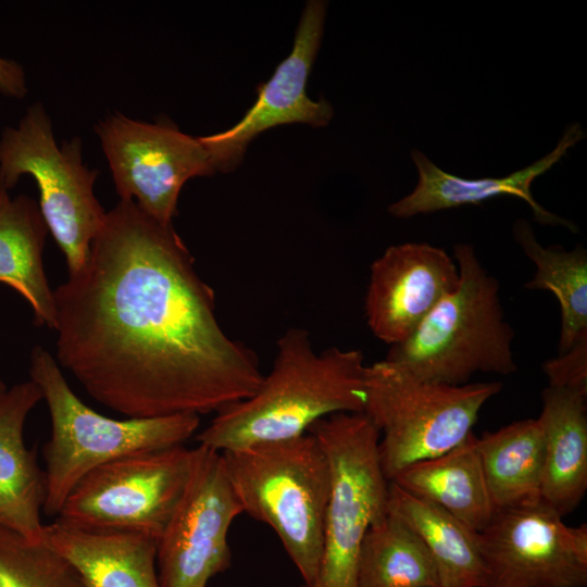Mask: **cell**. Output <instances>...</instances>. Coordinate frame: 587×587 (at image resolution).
Instances as JSON below:
<instances>
[{
	"label": "cell",
	"instance_id": "1",
	"mask_svg": "<svg viewBox=\"0 0 587 587\" xmlns=\"http://www.w3.org/2000/svg\"><path fill=\"white\" fill-rule=\"evenodd\" d=\"M53 295L55 360L126 417L216 413L263 379L182 238L133 200L107 212L87 262Z\"/></svg>",
	"mask_w": 587,
	"mask_h": 587
},
{
	"label": "cell",
	"instance_id": "2",
	"mask_svg": "<svg viewBox=\"0 0 587 587\" xmlns=\"http://www.w3.org/2000/svg\"><path fill=\"white\" fill-rule=\"evenodd\" d=\"M366 366L361 350L316 352L307 329L290 327L254 394L217 411L197 440L224 452L304 435L333 414L361 413Z\"/></svg>",
	"mask_w": 587,
	"mask_h": 587
},
{
	"label": "cell",
	"instance_id": "3",
	"mask_svg": "<svg viewBox=\"0 0 587 587\" xmlns=\"http://www.w3.org/2000/svg\"><path fill=\"white\" fill-rule=\"evenodd\" d=\"M457 287L446 295L404 342L391 346L387 360L416 377L464 385L477 373L516 372L514 332L504 317L499 283L469 243L454 246Z\"/></svg>",
	"mask_w": 587,
	"mask_h": 587
},
{
	"label": "cell",
	"instance_id": "4",
	"mask_svg": "<svg viewBox=\"0 0 587 587\" xmlns=\"http://www.w3.org/2000/svg\"><path fill=\"white\" fill-rule=\"evenodd\" d=\"M242 512L277 535L303 583L317 572L330 470L311 433L222 452Z\"/></svg>",
	"mask_w": 587,
	"mask_h": 587
},
{
	"label": "cell",
	"instance_id": "5",
	"mask_svg": "<svg viewBox=\"0 0 587 587\" xmlns=\"http://www.w3.org/2000/svg\"><path fill=\"white\" fill-rule=\"evenodd\" d=\"M29 376L51 417V435L42 450V512L49 516H58L70 492L89 472L124 455L184 445L200 425L196 414L124 420L99 414L74 394L55 358L41 346L30 352Z\"/></svg>",
	"mask_w": 587,
	"mask_h": 587
},
{
	"label": "cell",
	"instance_id": "6",
	"mask_svg": "<svg viewBox=\"0 0 587 587\" xmlns=\"http://www.w3.org/2000/svg\"><path fill=\"white\" fill-rule=\"evenodd\" d=\"M501 388L497 382L453 386L423 380L387 359L367 365L363 413L383 435L378 457L386 479L461 444Z\"/></svg>",
	"mask_w": 587,
	"mask_h": 587
},
{
	"label": "cell",
	"instance_id": "7",
	"mask_svg": "<svg viewBox=\"0 0 587 587\" xmlns=\"http://www.w3.org/2000/svg\"><path fill=\"white\" fill-rule=\"evenodd\" d=\"M98 174L84 163L79 137L57 143L40 102L29 107L15 127L2 132L0 183L10 189L23 175L35 179L41 215L65 257L68 274L85 265L104 222L107 212L93 192Z\"/></svg>",
	"mask_w": 587,
	"mask_h": 587
},
{
	"label": "cell",
	"instance_id": "8",
	"mask_svg": "<svg viewBox=\"0 0 587 587\" xmlns=\"http://www.w3.org/2000/svg\"><path fill=\"white\" fill-rule=\"evenodd\" d=\"M329 464L319 569L300 587H357L360 549L367 529L388 513L389 482L378 457L380 434L363 413H337L314 423Z\"/></svg>",
	"mask_w": 587,
	"mask_h": 587
},
{
	"label": "cell",
	"instance_id": "9",
	"mask_svg": "<svg viewBox=\"0 0 587 587\" xmlns=\"http://www.w3.org/2000/svg\"><path fill=\"white\" fill-rule=\"evenodd\" d=\"M191 465L192 449L184 445L121 457L89 472L57 519L86 529L137 533L158 542Z\"/></svg>",
	"mask_w": 587,
	"mask_h": 587
},
{
	"label": "cell",
	"instance_id": "10",
	"mask_svg": "<svg viewBox=\"0 0 587 587\" xmlns=\"http://www.w3.org/2000/svg\"><path fill=\"white\" fill-rule=\"evenodd\" d=\"M95 130L121 200H133L163 225H172L184 184L215 172L200 137L183 133L168 120L148 123L118 112L99 121Z\"/></svg>",
	"mask_w": 587,
	"mask_h": 587
},
{
	"label": "cell",
	"instance_id": "11",
	"mask_svg": "<svg viewBox=\"0 0 587 587\" xmlns=\"http://www.w3.org/2000/svg\"><path fill=\"white\" fill-rule=\"evenodd\" d=\"M242 513L222 452L198 445L184 494L157 542L161 587H207L226 572L229 527Z\"/></svg>",
	"mask_w": 587,
	"mask_h": 587
},
{
	"label": "cell",
	"instance_id": "12",
	"mask_svg": "<svg viewBox=\"0 0 587 587\" xmlns=\"http://www.w3.org/2000/svg\"><path fill=\"white\" fill-rule=\"evenodd\" d=\"M542 503L496 511L477 533L484 587H586L587 525H566Z\"/></svg>",
	"mask_w": 587,
	"mask_h": 587
},
{
	"label": "cell",
	"instance_id": "13",
	"mask_svg": "<svg viewBox=\"0 0 587 587\" xmlns=\"http://www.w3.org/2000/svg\"><path fill=\"white\" fill-rule=\"evenodd\" d=\"M327 3L308 1L302 10L294 46L272 77L258 85L257 99L233 127L200 139L208 148L215 172L234 171L250 142L261 133L284 124L302 123L313 127L328 125L332 104L307 95V82L320 50Z\"/></svg>",
	"mask_w": 587,
	"mask_h": 587
},
{
	"label": "cell",
	"instance_id": "14",
	"mask_svg": "<svg viewBox=\"0 0 587 587\" xmlns=\"http://www.w3.org/2000/svg\"><path fill=\"white\" fill-rule=\"evenodd\" d=\"M458 282L457 263L442 248L388 247L371 265L364 301L371 332L390 347L404 342Z\"/></svg>",
	"mask_w": 587,
	"mask_h": 587
},
{
	"label": "cell",
	"instance_id": "15",
	"mask_svg": "<svg viewBox=\"0 0 587 587\" xmlns=\"http://www.w3.org/2000/svg\"><path fill=\"white\" fill-rule=\"evenodd\" d=\"M585 137L579 123L570 125L555 148L528 166L503 177L463 178L438 167L422 151L411 150V159L417 170V184L405 197L388 207V212L399 218L417 214L453 209L466 204H478L485 200L511 196L525 201L537 222L561 225L571 232L577 227L573 222L547 211L533 197V182L559 162L578 141Z\"/></svg>",
	"mask_w": 587,
	"mask_h": 587
},
{
	"label": "cell",
	"instance_id": "16",
	"mask_svg": "<svg viewBox=\"0 0 587 587\" xmlns=\"http://www.w3.org/2000/svg\"><path fill=\"white\" fill-rule=\"evenodd\" d=\"M42 399L33 380L8 388L0 398V526L42 540L45 472L24 440L29 412Z\"/></svg>",
	"mask_w": 587,
	"mask_h": 587
},
{
	"label": "cell",
	"instance_id": "17",
	"mask_svg": "<svg viewBox=\"0 0 587 587\" xmlns=\"http://www.w3.org/2000/svg\"><path fill=\"white\" fill-rule=\"evenodd\" d=\"M42 541L77 572L85 587H161L157 541L148 536L80 528L55 519Z\"/></svg>",
	"mask_w": 587,
	"mask_h": 587
},
{
	"label": "cell",
	"instance_id": "18",
	"mask_svg": "<svg viewBox=\"0 0 587 587\" xmlns=\"http://www.w3.org/2000/svg\"><path fill=\"white\" fill-rule=\"evenodd\" d=\"M537 421L545 440L541 502L564 517L587 490L586 397L548 386Z\"/></svg>",
	"mask_w": 587,
	"mask_h": 587
},
{
	"label": "cell",
	"instance_id": "19",
	"mask_svg": "<svg viewBox=\"0 0 587 587\" xmlns=\"http://www.w3.org/2000/svg\"><path fill=\"white\" fill-rule=\"evenodd\" d=\"M476 440L477 437L471 433L449 451L407 466L391 483L440 507L479 533L491 521L495 508Z\"/></svg>",
	"mask_w": 587,
	"mask_h": 587
},
{
	"label": "cell",
	"instance_id": "20",
	"mask_svg": "<svg viewBox=\"0 0 587 587\" xmlns=\"http://www.w3.org/2000/svg\"><path fill=\"white\" fill-rule=\"evenodd\" d=\"M47 224L39 205L25 195L11 198L0 183V283L32 307L38 326L55 327V304L43 270Z\"/></svg>",
	"mask_w": 587,
	"mask_h": 587
},
{
	"label": "cell",
	"instance_id": "21",
	"mask_svg": "<svg viewBox=\"0 0 587 587\" xmlns=\"http://www.w3.org/2000/svg\"><path fill=\"white\" fill-rule=\"evenodd\" d=\"M476 446L495 512L541 501L545 440L537 419L485 432Z\"/></svg>",
	"mask_w": 587,
	"mask_h": 587
},
{
	"label": "cell",
	"instance_id": "22",
	"mask_svg": "<svg viewBox=\"0 0 587 587\" xmlns=\"http://www.w3.org/2000/svg\"><path fill=\"white\" fill-rule=\"evenodd\" d=\"M388 511L408 524L430 553L439 587H484L477 533L440 507L389 482Z\"/></svg>",
	"mask_w": 587,
	"mask_h": 587
},
{
	"label": "cell",
	"instance_id": "23",
	"mask_svg": "<svg viewBox=\"0 0 587 587\" xmlns=\"http://www.w3.org/2000/svg\"><path fill=\"white\" fill-rule=\"evenodd\" d=\"M513 236L536 266L533 279L525 287L551 291L560 303L559 354H562L587 336V251L583 247L567 251L561 246H541L524 218L513 224Z\"/></svg>",
	"mask_w": 587,
	"mask_h": 587
},
{
	"label": "cell",
	"instance_id": "24",
	"mask_svg": "<svg viewBox=\"0 0 587 587\" xmlns=\"http://www.w3.org/2000/svg\"><path fill=\"white\" fill-rule=\"evenodd\" d=\"M357 587H439V577L422 539L388 511L364 536Z\"/></svg>",
	"mask_w": 587,
	"mask_h": 587
},
{
	"label": "cell",
	"instance_id": "25",
	"mask_svg": "<svg viewBox=\"0 0 587 587\" xmlns=\"http://www.w3.org/2000/svg\"><path fill=\"white\" fill-rule=\"evenodd\" d=\"M0 587H85L77 572L42 540L0 526Z\"/></svg>",
	"mask_w": 587,
	"mask_h": 587
},
{
	"label": "cell",
	"instance_id": "26",
	"mask_svg": "<svg viewBox=\"0 0 587 587\" xmlns=\"http://www.w3.org/2000/svg\"><path fill=\"white\" fill-rule=\"evenodd\" d=\"M548 386L564 388L587 398V336L542 366Z\"/></svg>",
	"mask_w": 587,
	"mask_h": 587
},
{
	"label": "cell",
	"instance_id": "27",
	"mask_svg": "<svg viewBox=\"0 0 587 587\" xmlns=\"http://www.w3.org/2000/svg\"><path fill=\"white\" fill-rule=\"evenodd\" d=\"M0 92L4 96L23 99L27 93L23 67L15 61L0 57Z\"/></svg>",
	"mask_w": 587,
	"mask_h": 587
},
{
	"label": "cell",
	"instance_id": "28",
	"mask_svg": "<svg viewBox=\"0 0 587 587\" xmlns=\"http://www.w3.org/2000/svg\"><path fill=\"white\" fill-rule=\"evenodd\" d=\"M8 390L1 375H0V398L5 394V391Z\"/></svg>",
	"mask_w": 587,
	"mask_h": 587
}]
</instances>
